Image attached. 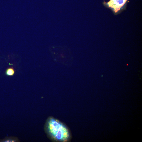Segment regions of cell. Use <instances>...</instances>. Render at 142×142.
<instances>
[{"mask_svg":"<svg viewBox=\"0 0 142 142\" xmlns=\"http://www.w3.org/2000/svg\"><path fill=\"white\" fill-rule=\"evenodd\" d=\"M46 132L52 140L65 142L68 141L71 137L70 131L63 123L54 118H48L45 126Z\"/></svg>","mask_w":142,"mask_h":142,"instance_id":"obj_1","label":"cell"},{"mask_svg":"<svg viewBox=\"0 0 142 142\" xmlns=\"http://www.w3.org/2000/svg\"><path fill=\"white\" fill-rule=\"evenodd\" d=\"M56 61L68 65L71 64L73 58L69 51L63 49H57L56 51Z\"/></svg>","mask_w":142,"mask_h":142,"instance_id":"obj_2","label":"cell"},{"mask_svg":"<svg viewBox=\"0 0 142 142\" xmlns=\"http://www.w3.org/2000/svg\"><path fill=\"white\" fill-rule=\"evenodd\" d=\"M128 0H110L106 3L115 13H117L124 6Z\"/></svg>","mask_w":142,"mask_h":142,"instance_id":"obj_3","label":"cell"},{"mask_svg":"<svg viewBox=\"0 0 142 142\" xmlns=\"http://www.w3.org/2000/svg\"><path fill=\"white\" fill-rule=\"evenodd\" d=\"M1 142H19L18 138L15 137H9L6 138L4 140L1 141Z\"/></svg>","mask_w":142,"mask_h":142,"instance_id":"obj_4","label":"cell"},{"mask_svg":"<svg viewBox=\"0 0 142 142\" xmlns=\"http://www.w3.org/2000/svg\"><path fill=\"white\" fill-rule=\"evenodd\" d=\"M14 73V71L12 68H10L8 69L6 72L7 75L8 76H11L13 75Z\"/></svg>","mask_w":142,"mask_h":142,"instance_id":"obj_5","label":"cell"}]
</instances>
